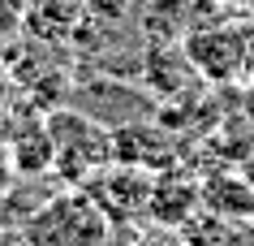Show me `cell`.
I'll return each instance as SVG.
<instances>
[{
	"label": "cell",
	"mask_w": 254,
	"mask_h": 246,
	"mask_svg": "<svg viewBox=\"0 0 254 246\" xmlns=\"http://www.w3.org/2000/svg\"><path fill=\"white\" fill-rule=\"evenodd\" d=\"M198 186H202V212H211L220 220H233V225L254 216V186L246 177H237V173H211Z\"/></svg>",
	"instance_id": "cell-8"
},
{
	"label": "cell",
	"mask_w": 254,
	"mask_h": 246,
	"mask_svg": "<svg viewBox=\"0 0 254 246\" xmlns=\"http://www.w3.org/2000/svg\"><path fill=\"white\" fill-rule=\"evenodd\" d=\"M202 212V186L198 181H186L177 173H155V190H151V225L177 233L181 225Z\"/></svg>",
	"instance_id": "cell-5"
},
{
	"label": "cell",
	"mask_w": 254,
	"mask_h": 246,
	"mask_svg": "<svg viewBox=\"0 0 254 246\" xmlns=\"http://www.w3.org/2000/svg\"><path fill=\"white\" fill-rule=\"evenodd\" d=\"M17 181H22V177L13 173V164H9V156L0 151V199H9V190H13Z\"/></svg>",
	"instance_id": "cell-12"
},
{
	"label": "cell",
	"mask_w": 254,
	"mask_h": 246,
	"mask_svg": "<svg viewBox=\"0 0 254 246\" xmlns=\"http://www.w3.org/2000/svg\"><path fill=\"white\" fill-rule=\"evenodd\" d=\"M82 190L91 194L99 212L108 216L112 229H129L138 220L151 216V190H155V173L138 168V164H108L99 177H91Z\"/></svg>",
	"instance_id": "cell-3"
},
{
	"label": "cell",
	"mask_w": 254,
	"mask_h": 246,
	"mask_svg": "<svg viewBox=\"0 0 254 246\" xmlns=\"http://www.w3.org/2000/svg\"><path fill=\"white\" fill-rule=\"evenodd\" d=\"M104 246H108V242H104Z\"/></svg>",
	"instance_id": "cell-16"
},
{
	"label": "cell",
	"mask_w": 254,
	"mask_h": 246,
	"mask_svg": "<svg viewBox=\"0 0 254 246\" xmlns=\"http://www.w3.org/2000/svg\"><path fill=\"white\" fill-rule=\"evenodd\" d=\"M9 86H13V74H9V65H4V56H0V104L9 99Z\"/></svg>",
	"instance_id": "cell-14"
},
{
	"label": "cell",
	"mask_w": 254,
	"mask_h": 246,
	"mask_svg": "<svg viewBox=\"0 0 254 246\" xmlns=\"http://www.w3.org/2000/svg\"><path fill=\"white\" fill-rule=\"evenodd\" d=\"M9 164L22 181H35V177H48L56 164V147H52V134H48V117H26L22 112V125H17L13 143H9Z\"/></svg>",
	"instance_id": "cell-6"
},
{
	"label": "cell",
	"mask_w": 254,
	"mask_h": 246,
	"mask_svg": "<svg viewBox=\"0 0 254 246\" xmlns=\"http://www.w3.org/2000/svg\"><path fill=\"white\" fill-rule=\"evenodd\" d=\"M17 125H22V112H13V108H4V104H0V151H9Z\"/></svg>",
	"instance_id": "cell-11"
},
{
	"label": "cell",
	"mask_w": 254,
	"mask_h": 246,
	"mask_svg": "<svg viewBox=\"0 0 254 246\" xmlns=\"http://www.w3.org/2000/svg\"><path fill=\"white\" fill-rule=\"evenodd\" d=\"M112 151H117V164H138L147 173H168L173 168V143L155 125H117L112 130Z\"/></svg>",
	"instance_id": "cell-7"
},
{
	"label": "cell",
	"mask_w": 254,
	"mask_h": 246,
	"mask_svg": "<svg viewBox=\"0 0 254 246\" xmlns=\"http://www.w3.org/2000/svg\"><path fill=\"white\" fill-rule=\"evenodd\" d=\"M112 225L86 190L52 194L22 225V246H104Z\"/></svg>",
	"instance_id": "cell-2"
},
{
	"label": "cell",
	"mask_w": 254,
	"mask_h": 246,
	"mask_svg": "<svg viewBox=\"0 0 254 246\" xmlns=\"http://www.w3.org/2000/svg\"><path fill=\"white\" fill-rule=\"evenodd\" d=\"M78 22H82L78 0H30L26 9V30L43 43H65Z\"/></svg>",
	"instance_id": "cell-9"
},
{
	"label": "cell",
	"mask_w": 254,
	"mask_h": 246,
	"mask_svg": "<svg viewBox=\"0 0 254 246\" xmlns=\"http://www.w3.org/2000/svg\"><path fill=\"white\" fill-rule=\"evenodd\" d=\"M186 65L198 74V78L224 86V82H237L246 74V61H250V35H241L237 26H207V30H190L186 35Z\"/></svg>",
	"instance_id": "cell-4"
},
{
	"label": "cell",
	"mask_w": 254,
	"mask_h": 246,
	"mask_svg": "<svg viewBox=\"0 0 254 246\" xmlns=\"http://www.w3.org/2000/svg\"><path fill=\"white\" fill-rule=\"evenodd\" d=\"M26 9L30 0H0V43L13 39L17 30H26Z\"/></svg>",
	"instance_id": "cell-10"
},
{
	"label": "cell",
	"mask_w": 254,
	"mask_h": 246,
	"mask_svg": "<svg viewBox=\"0 0 254 246\" xmlns=\"http://www.w3.org/2000/svg\"><path fill=\"white\" fill-rule=\"evenodd\" d=\"M134 246H186L177 233H168V229H160V233H147V238H138Z\"/></svg>",
	"instance_id": "cell-13"
},
{
	"label": "cell",
	"mask_w": 254,
	"mask_h": 246,
	"mask_svg": "<svg viewBox=\"0 0 254 246\" xmlns=\"http://www.w3.org/2000/svg\"><path fill=\"white\" fill-rule=\"evenodd\" d=\"M246 4H250V13H254V0H246Z\"/></svg>",
	"instance_id": "cell-15"
},
{
	"label": "cell",
	"mask_w": 254,
	"mask_h": 246,
	"mask_svg": "<svg viewBox=\"0 0 254 246\" xmlns=\"http://www.w3.org/2000/svg\"><path fill=\"white\" fill-rule=\"evenodd\" d=\"M48 134H52V147H56L52 173L65 181L69 190H82L91 177L104 173L108 164H117L112 130H108L104 121L86 117V112L52 108V112H48Z\"/></svg>",
	"instance_id": "cell-1"
}]
</instances>
